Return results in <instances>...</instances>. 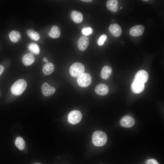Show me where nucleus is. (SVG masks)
<instances>
[{
	"label": "nucleus",
	"instance_id": "obj_17",
	"mask_svg": "<svg viewBox=\"0 0 164 164\" xmlns=\"http://www.w3.org/2000/svg\"><path fill=\"white\" fill-rule=\"evenodd\" d=\"M71 16L73 21L76 23H80L83 20V16L82 14L77 11H73L71 13Z\"/></svg>",
	"mask_w": 164,
	"mask_h": 164
},
{
	"label": "nucleus",
	"instance_id": "obj_23",
	"mask_svg": "<svg viewBox=\"0 0 164 164\" xmlns=\"http://www.w3.org/2000/svg\"><path fill=\"white\" fill-rule=\"evenodd\" d=\"M28 49L32 53L36 55L40 53V49L38 45L34 43H31L28 46Z\"/></svg>",
	"mask_w": 164,
	"mask_h": 164
},
{
	"label": "nucleus",
	"instance_id": "obj_27",
	"mask_svg": "<svg viewBox=\"0 0 164 164\" xmlns=\"http://www.w3.org/2000/svg\"><path fill=\"white\" fill-rule=\"evenodd\" d=\"M4 70V68L3 66L0 65V77L1 76Z\"/></svg>",
	"mask_w": 164,
	"mask_h": 164
},
{
	"label": "nucleus",
	"instance_id": "obj_7",
	"mask_svg": "<svg viewBox=\"0 0 164 164\" xmlns=\"http://www.w3.org/2000/svg\"><path fill=\"white\" fill-rule=\"evenodd\" d=\"M134 119L129 115L123 117L120 121V124L123 127L129 128L133 126L135 124Z\"/></svg>",
	"mask_w": 164,
	"mask_h": 164
},
{
	"label": "nucleus",
	"instance_id": "obj_19",
	"mask_svg": "<svg viewBox=\"0 0 164 164\" xmlns=\"http://www.w3.org/2000/svg\"><path fill=\"white\" fill-rule=\"evenodd\" d=\"M118 1L117 0H108L106 3V6L108 9L115 12L118 9Z\"/></svg>",
	"mask_w": 164,
	"mask_h": 164
},
{
	"label": "nucleus",
	"instance_id": "obj_13",
	"mask_svg": "<svg viewBox=\"0 0 164 164\" xmlns=\"http://www.w3.org/2000/svg\"><path fill=\"white\" fill-rule=\"evenodd\" d=\"M110 32L114 37H118L122 34V30L119 25L117 24H112L109 28Z\"/></svg>",
	"mask_w": 164,
	"mask_h": 164
},
{
	"label": "nucleus",
	"instance_id": "obj_29",
	"mask_svg": "<svg viewBox=\"0 0 164 164\" xmlns=\"http://www.w3.org/2000/svg\"><path fill=\"white\" fill-rule=\"evenodd\" d=\"M82 1L86 2H91L92 1L91 0H81Z\"/></svg>",
	"mask_w": 164,
	"mask_h": 164
},
{
	"label": "nucleus",
	"instance_id": "obj_1",
	"mask_svg": "<svg viewBox=\"0 0 164 164\" xmlns=\"http://www.w3.org/2000/svg\"><path fill=\"white\" fill-rule=\"evenodd\" d=\"M107 140V136L103 131H97L92 135V142L95 146H101L104 145L106 142Z\"/></svg>",
	"mask_w": 164,
	"mask_h": 164
},
{
	"label": "nucleus",
	"instance_id": "obj_14",
	"mask_svg": "<svg viewBox=\"0 0 164 164\" xmlns=\"http://www.w3.org/2000/svg\"><path fill=\"white\" fill-rule=\"evenodd\" d=\"M35 57L33 54L29 53L25 54L23 56L22 62L24 65L28 66L32 65L35 60Z\"/></svg>",
	"mask_w": 164,
	"mask_h": 164
},
{
	"label": "nucleus",
	"instance_id": "obj_25",
	"mask_svg": "<svg viewBox=\"0 0 164 164\" xmlns=\"http://www.w3.org/2000/svg\"><path fill=\"white\" fill-rule=\"evenodd\" d=\"M107 38V36L105 34L101 35L97 41L98 45L100 46H102L104 44Z\"/></svg>",
	"mask_w": 164,
	"mask_h": 164
},
{
	"label": "nucleus",
	"instance_id": "obj_24",
	"mask_svg": "<svg viewBox=\"0 0 164 164\" xmlns=\"http://www.w3.org/2000/svg\"><path fill=\"white\" fill-rule=\"evenodd\" d=\"M92 29L90 27H85L82 29V33L84 36H88L91 34L92 32Z\"/></svg>",
	"mask_w": 164,
	"mask_h": 164
},
{
	"label": "nucleus",
	"instance_id": "obj_2",
	"mask_svg": "<svg viewBox=\"0 0 164 164\" xmlns=\"http://www.w3.org/2000/svg\"><path fill=\"white\" fill-rule=\"evenodd\" d=\"M27 85V83L25 80L23 79H19L12 86L11 91L12 94L14 95H20L25 90Z\"/></svg>",
	"mask_w": 164,
	"mask_h": 164
},
{
	"label": "nucleus",
	"instance_id": "obj_21",
	"mask_svg": "<svg viewBox=\"0 0 164 164\" xmlns=\"http://www.w3.org/2000/svg\"><path fill=\"white\" fill-rule=\"evenodd\" d=\"M26 34L30 38L33 40L38 41L40 38V36L38 33L31 29L27 30Z\"/></svg>",
	"mask_w": 164,
	"mask_h": 164
},
{
	"label": "nucleus",
	"instance_id": "obj_5",
	"mask_svg": "<svg viewBox=\"0 0 164 164\" xmlns=\"http://www.w3.org/2000/svg\"><path fill=\"white\" fill-rule=\"evenodd\" d=\"M91 77L87 73H84L78 77L77 81L80 87H85L89 86L91 82Z\"/></svg>",
	"mask_w": 164,
	"mask_h": 164
},
{
	"label": "nucleus",
	"instance_id": "obj_4",
	"mask_svg": "<svg viewBox=\"0 0 164 164\" xmlns=\"http://www.w3.org/2000/svg\"><path fill=\"white\" fill-rule=\"evenodd\" d=\"M82 117V114L80 111L73 110L69 113L67 119L69 123L72 125H75L80 121Z\"/></svg>",
	"mask_w": 164,
	"mask_h": 164
},
{
	"label": "nucleus",
	"instance_id": "obj_15",
	"mask_svg": "<svg viewBox=\"0 0 164 164\" xmlns=\"http://www.w3.org/2000/svg\"><path fill=\"white\" fill-rule=\"evenodd\" d=\"M54 68V65L53 63L48 62L43 66L42 71L45 75H47L52 73L53 72Z\"/></svg>",
	"mask_w": 164,
	"mask_h": 164
},
{
	"label": "nucleus",
	"instance_id": "obj_30",
	"mask_svg": "<svg viewBox=\"0 0 164 164\" xmlns=\"http://www.w3.org/2000/svg\"><path fill=\"white\" fill-rule=\"evenodd\" d=\"M34 164H40V163H35Z\"/></svg>",
	"mask_w": 164,
	"mask_h": 164
},
{
	"label": "nucleus",
	"instance_id": "obj_9",
	"mask_svg": "<svg viewBox=\"0 0 164 164\" xmlns=\"http://www.w3.org/2000/svg\"><path fill=\"white\" fill-rule=\"evenodd\" d=\"M145 30L144 27L142 25H138L133 26L129 30L131 35L133 36H138L143 33Z\"/></svg>",
	"mask_w": 164,
	"mask_h": 164
},
{
	"label": "nucleus",
	"instance_id": "obj_28",
	"mask_svg": "<svg viewBox=\"0 0 164 164\" xmlns=\"http://www.w3.org/2000/svg\"><path fill=\"white\" fill-rule=\"evenodd\" d=\"M43 60L44 62L47 63L48 62L47 59L46 57H44L43 59Z\"/></svg>",
	"mask_w": 164,
	"mask_h": 164
},
{
	"label": "nucleus",
	"instance_id": "obj_11",
	"mask_svg": "<svg viewBox=\"0 0 164 164\" xmlns=\"http://www.w3.org/2000/svg\"><path fill=\"white\" fill-rule=\"evenodd\" d=\"M89 44L88 38L85 36H83L79 39L77 43L78 48L81 51H84L87 48Z\"/></svg>",
	"mask_w": 164,
	"mask_h": 164
},
{
	"label": "nucleus",
	"instance_id": "obj_16",
	"mask_svg": "<svg viewBox=\"0 0 164 164\" xmlns=\"http://www.w3.org/2000/svg\"><path fill=\"white\" fill-rule=\"evenodd\" d=\"M112 72V69L110 67L108 66H105L103 67L101 71V77L103 79H107L110 77Z\"/></svg>",
	"mask_w": 164,
	"mask_h": 164
},
{
	"label": "nucleus",
	"instance_id": "obj_6",
	"mask_svg": "<svg viewBox=\"0 0 164 164\" xmlns=\"http://www.w3.org/2000/svg\"><path fill=\"white\" fill-rule=\"evenodd\" d=\"M148 76V73L146 71L141 70L136 73L133 80L144 84L147 81Z\"/></svg>",
	"mask_w": 164,
	"mask_h": 164
},
{
	"label": "nucleus",
	"instance_id": "obj_26",
	"mask_svg": "<svg viewBox=\"0 0 164 164\" xmlns=\"http://www.w3.org/2000/svg\"><path fill=\"white\" fill-rule=\"evenodd\" d=\"M146 164H159L158 162L154 159H149L146 162Z\"/></svg>",
	"mask_w": 164,
	"mask_h": 164
},
{
	"label": "nucleus",
	"instance_id": "obj_3",
	"mask_svg": "<svg viewBox=\"0 0 164 164\" xmlns=\"http://www.w3.org/2000/svg\"><path fill=\"white\" fill-rule=\"evenodd\" d=\"M85 67L81 63L76 62L70 66L69 69L70 73L72 76L74 77H78L84 73Z\"/></svg>",
	"mask_w": 164,
	"mask_h": 164
},
{
	"label": "nucleus",
	"instance_id": "obj_20",
	"mask_svg": "<svg viewBox=\"0 0 164 164\" xmlns=\"http://www.w3.org/2000/svg\"><path fill=\"white\" fill-rule=\"evenodd\" d=\"M9 36L11 41L14 43L18 42L21 37L19 32L16 30H13L9 34Z\"/></svg>",
	"mask_w": 164,
	"mask_h": 164
},
{
	"label": "nucleus",
	"instance_id": "obj_12",
	"mask_svg": "<svg viewBox=\"0 0 164 164\" xmlns=\"http://www.w3.org/2000/svg\"><path fill=\"white\" fill-rule=\"evenodd\" d=\"M96 93L100 95H105L108 92L109 88L106 84L101 83L97 85L95 87Z\"/></svg>",
	"mask_w": 164,
	"mask_h": 164
},
{
	"label": "nucleus",
	"instance_id": "obj_22",
	"mask_svg": "<svg viewBox=\"0 0 164 164\" xmlns=\"http://www.w3.org/2000/svg\"><path fill=\"white\" fill-rule=\"evenodd\" d=\"M16 147L20 150H22L25 147V142L24 139L20 137H17L15 141Z\"/></svg>",
	"mask_w": 164,
	"mask_h": 164
},
{
	"label": "nucleus",
	"instance_id": "obj_18",
	"mask_svg": "<svg viewBox=\"0 0 164 164\" xmlns=\"http://www.w3.org/2000/svg\"><path fill=\"white\" fill-rule=\"evenodd\" d=\"M60 35V30L59 27L56 25H54L52 27L48 33L50 37L54 39L59 38Z\"/></svg>",
	"mask_w": 164,
	"mask_h": 164
},
{
	"label": "nucleus",
	"instance_id": "obj_10",
	"mask_svg": "<svg viewBox=\"0 0 164 164\" xmlns=\"http://www.w3.org/2000/svg\"><path fill=\"white\" fill-rule=\"evenodd\" d=\"M145 87L144 84L133 80L131 85L132 91L136 94L142 92Z\"/></svg>",
	"mask_w": 164,
	"mask_h": 164
},
{
	"label": "nucleus",
	"instance_id": "obj_8",
	"mask_svg": "<svg viewBox=\"0 0 164 164\" xmlns=\"http://www.w3.org/2000/svg\"><path fill=\"white\" fill-rule=\"evenodd\" d=\"M41 91L43 95L49 96L53 94L56 89L54 87L50 86L47 83L45 82L42 85Z\"/></svg>",
	"mask_w": 164,
	"mask_h": 164
}]
</instances>
